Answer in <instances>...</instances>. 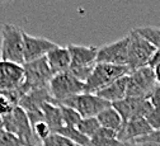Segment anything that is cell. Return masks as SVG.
<instances>
[{"mask_svg": "<svg viewBox=\"0 0 160 146\" xmlns=\"http://www.w3.org/2000/svg\"><path fill=\"white\" fill-rule=\"evenodd\" d=\"M24 31L15 24L5 23L2 27L0 60L24 65Z\"/></svg>", "mask_w": 160, "mask_h": 146, "instance_id": "cell-1", "label": "cell"}, {"mask_svg": "<svg viewBox=\"0 0 160 146\" xmlns=\"http://www.w3.org/2000/svg\"><path fill=\"white\" fill-rule=\"evenodd\" d=\"M68 48L71 56V65L69 71H71L76 79L85 83L97 65L98 48L94 46L74 43L68 45Z\"/></svg>", "mask_w": 160, "mask_h": 146, "instance_id": "cell-2", "label": "cell"}, {"mask_svg": "<svg viewBox=\"0 0 160 146\" xmlns=\"http://www.w3.org/2000/svg\"><path fill=\"white\" fill-rule=\"evenodd\" d=\"M128 62L127 68L131 71L149 66L150 61L156 51V47L148 41L144 36L140 34L136 29L128 32Z\"/></svg>", "mask_w": 160, "mask_h": 146, "instance_id": "cell-3", "label": "cell"}, {"mask_svg": "<svg viewBox=\"0 0 160 146\" xmlns=\"http://www.w3.org/2000/svg\"><path fill=\"white\" fill-rule=\"evenodd\" d=\"M130 74V69L127 66H118L109 64H97L93 73L85 81V92L97 94L98 92L103 90L113 81Z\"/></svg>", "mask_w": 160, "mask_h": 146, "instance_id": "cell-4", "label": "cell"}, {"mask_svg": "<svg viewBox=\"0 0 160 146\" xmlns=\"http://www.w3.org/2000/svg\"><path fill=\"white\" fill-rule=\"evenodd\" d=\"M50 94L56 104H61L64 100L82 94L85 92V83L76 79L71 71H65L53 75L48 84Z\"/></svg>", "mask_w": 160, "mask_h": 146, "instance_id": "cell-5", "label": "cell"}, {"mask_svg": "<svg viewBox=\"0 0 160 146\" xmlns=\"http://www.w3.org/2000/svg\"><path fill=\"white\" fill-rule=\"evenodd\" d=\"M3 123L5 131L15 135L26 146H41V142L36 138L33 133L26 111L19 106L12 113L3 117Z\"/></svg>", "mask_w": 160, "mask_h": 146, "instance_id": "cell-6", "label": "cell"}, {"mask_svg": "<svg viewBox=\"0 0 160 146\" xmlns=\"http://www.w3.org/2000/svg\"><path fill=\"white\" fill-rule=\"evenodd\" d=\"M23 68H24L26 80L21 89L22 97L33 89L48 88L50 81L53 78V73L48 66L46 57H42L36 61H31V62H26Z\"/></svg>", "mask_w": 160, "mask_h": 146, "instance_id": "cell-7", "label": "cell"}, {"mask_svg": "<svg viewBox=\"0 0 160 146\" xmlns=\"http://www.w3.org/2000/svg\"><path fill=\"white\" fill-rule=\"evenodd\" d=\"M61 104L75 109L83 118L97 117L102 111L111 107L109 102H107L106 99L101 98L97 94H92V93H82V94L74 95V97L64 100Z\"/></svg>", "mask_w": 160, "mask_h": 146, "instance_id": "cell-8", "label": "cell"}, {"mask_svg": "<svg viewBox=\"0 0 160 146\" xmlns=\"http://www.w3.org/2000/svg\"><path fill=\"white\" fill-rule=\"evenodd\" d=\"M158 84L154 70L150 66L137 69L128 74L127 97L149 99L152 89Z\"/></svg>", "mask_w": 160, "mask_h": 146, "instance_id": "cell-9", "label": "cell"}, {"mask_svg": "<svg viewBox=\"0 0 160 146\" xmlns=\"http://www.w3.org/2000/svg\"><path fill=\"white\" fill-rule=\"evenodd\" d=\"M128 42L130 37L126 34L121 39L107 43L98 48L97 64H109L118 66H127L128 62Z\"/></svg>", "mask_w": 160, "mask_h": 146, "instance_id": "cell-10", "label": "cell"}, {"mask_svg": "<svg viewBox=\"0 0 160 146\" xmlns=\"http://www.w3.org/2000/svg\"><path fill=\"white\" fill-rule=\"evenodd\" d=\"M112 107L119 113L123 124L135 118H145L154 108L149 99L132 97H126L122 100L112 103Z\"/></svg>", "mask_w": 160, "mask_h": 146, "instance_id": "cell-11", "label": "cell"}, {"mask_svg": "<svg viewBox=\"0 0 160 146\" xmlns=\"http://www.w3.org/2000/svg\"><path fill=\"white\" fill-rule=\"evenodd\" d=\"M24 80L26 75L23 65L0 60V90L21 92Z\"/></svg>", "mask_w": 160, "mask_h": 146, "instance_id": "cell-12", "label": "cell"}, {"mask_svg": "<svg viewBox=\"0 0 160 146\" xmlns=\"http://www.w3.org/2000/svg\"><path fill=\"white\" fill-rule=\"evenodd\" d=\"M23 39H24V64L46 57L47 53L57 46L55 42L47 38L31 36L26 32L23 33Z\"/></svg>", "mask_w": 160, "mask_h": 146, "instance_id": "cell-13", "label": "cell"}, {"mask_svg": "<svg viewBox=\"0 0 160 146\" xmlns=\"http://www.w3.org/2000/svg\"><path fill=\"white\" fill-rule=\"evenodd\" d=\"M152 131H154L152 127L148 123L145 118H135L123 124V127L119 131L117 138L125 143L133 142L138 138H142L150 135Z\"/></svg>", "mask_w": 160, "mask_h": 146, "instance_id": "cell-14", "label": "cell"}, {"mask_svg": "<svg viewBox=\"0 0 160 146\" xmlns=\"http://www.w3.org/2000/svg\"><path fill=\"white\" fill-rule=\"evenodd\" d=\"M48 102H53L48 88H39L26 93L19 100V107L24 109L26 112H34V111H41L43 104Z\"/></svg>", "mask_w": 160, "mask_h": 146, "instance_id": "cell-15", "label": "cell"}, {"mask_svg": "<svg viewBox=\"0 0 160 146\" xmlns=\"http://www.w3.org/2000/svg\"><path fill=\"white\" fill-rule=\"evenodd\" d=\"M47 62L48 66L51 69V71L53 73V75L61 74L65 71L70 70V65H71V56H70V51L66 47L62 46H56L53 50H51L47 56Z\"/></svg>", "mask_w": 160, "mask_h": 146, "instance_id": "cell-16", "label": "cell"}, {"mask_svg": "<svg viewBox=\"0 0 160 146\" xmlns=\"http://www.w3.org/2000/svg\"><path fill=\"white\" fill-rule=\"evenodd\" d=\"M127 85H128V75H125L122 78L117 79L116 81H113L111 85H108L103 90L98 92L97 95H99L101 98L106 99L112 104L127 97Z\"/></svg>", "mask_w": 160, "mask_h": 146, "instance_id": "cell-17", "label": "cell"}, {"mask_svg": "<svg viewBox=\"0 0 160 146\" xmlns=\"http://www.w3.org/2000/svg\"><path fill=\"white\" fill-rule=\"evenodd\" d=\"M42 113H43L45 121L47 122L50 128L52 130V133L58 132V130H61L65 126L60 104H56L53 102H48V103L43 104Z\"/></svg>", "mask_w": 160, "mask_h": 146, "instance_id": "cell-18", "label": "cell"}, {"mask_svg": "<svg viewBox=\"0 0 160 146\" xmlns=\"http://www.w3.org/2000/svg\"><path fill=\"white\" fill-rule=\"evenodd\" d=\"M97 118H98L102 127L113 130L117 132V135L119 133V131H121L123 127V121H122L121 116H119V113L112 107V104H111V107L106 108L104 111H102L99 113L97 116Z\"/></svg>", "mask_w": 160, "mask_h": 146, "instance_id": "cell-19", "label": "cell"}, {"mask_svg": "<svg viewBox=\"0 0 160 146\" xmlns=\"http://www.w3.org/2000/svg\"><path fill=\"white\" fill-rule=\"evenodd\" d=\"M101 123H99L97 117H88V118H82V121L79 122L76 128L82 132L84 136L92 138L95 136V133L101 128Z\"/></svg>", "mask_w": 160, "mask_h": 146, "instance_id": "cell-20", "label": "cell"}, {"mask_svg": "<svg viewBox=\"0 0 160 146\" xmlns=\"http://www.w3.org/2000/svg\"><path fill=\"white\" fill-rule=\"evenodd\" d=\"M56 133H60V135H62V136L70 138L71 141H74L75 143H78L80 146H88L89 142H90V138L84 136L76 127L64 126L61 130H58V132H56Z\"/></svg>", "mask_w": 160, "mask_h": 146, "instance_id": "cell-21", "label": "cell"}, {"mask_svg": "<svg viewBox=\"0 0 160 146\" xmlns=\"http://www.w3.org/2000/svg\"><path fill=\"white\" fill-rule=\"evenodd\" d=\"M135 29L141 36H144L148 41H150L156 47V50H160V28L159 27L145 26V27H137Z\"/></svg>", "mask_w": 160, "mask_h": 146, "instance_id": "cell-22", "label": "cell"}, {"mask_svg": "<svg viewBox=\"0 0 160 146\" xmlns=\"http://www.w3.org/2000/svg\"><path fill=\"white\" fill-rule=\"evenodd\" d=\"M60 107H61V113H62V119H64L65 126L76 127L83 117L80 116L75 109H72L70 107H66V106H64V104H60Z\"/></svg>", "mask_w": 160, "mask_h": 146, "instance_id": "cell-23", "label": "cell"}, {"mask_svg": "<svg viewBox=\"0 0 160 146\" xmlns=\"http://www.w3.org/2000/svg\"><path fill=\"white\" fill-rule=\"evenodd\" d=\"M32 130H33V133H34L36 138L41 142V146H42V142L52 135V130L50 128V126L47 124V122L45 119L38 121L34 124H32Z\"/></svg>", "mask_w": 160, "mask_h": 146, "instance_id": "cell-24", "label": "cell"}, {"mask_svg": "<svg viewBox=\"0 0 160 146\" xmlns=\"http://www.w3.org/2000/svg\"><path fill=\"white\" fill-rule=\"evenodd\" d=\"M42 146H80V145L75 143L70 138L60 133H52L48 138H46L42 142Z\"/></svg>", "mask_w": 160, "mask_h": 146, "instance_id": "cell-25", "label": "cell"}, {"mask_svg": "<svg viewBox=\"0 0 160 146\" xmlns=\"http://www.w3.org/2000/svg\"><path fill=\"white\" fill-rule=\"evenodd\" d=\"M88 146H126L125 142L118 138H102V137H92Z\"/></svg>", "mask_w": 160, "mask_h": 146, "instance_id": "cell-26", "label": "cell"}, {"mask_svg": "<svg viewBox=\"0 0 160 146\" xmlns=\"http://www.w3.org/2000/svg\"><path fill=\"white\" fill-rule=\"evenodd\" d=\"M0 146H26L15 135L5 131L3 135H0Z\"/></svg>", "mask_w": 160, "mask_h": 146, "instance_id": "cell-27", "label": "cell"}, {"mask_svg": "<svg viewBox=\"0 0 160 146\" xmlns=\"http://www.w3.org/2000/svg\"><path fill=\"white\" fill-rule=\"evenodd\" d=\"M145 119L148 121V123L152 127L154 131L160 130V108L154 107L151 109V112L145 117Z\"/></svg>", "mask_w": 160, "mask_h": 146, "instance_id": "cell-28", "label": "cell"}, {"mask_svg": "<svg viewBox=\"0 0 160 146\" xmlns=\"http://www.w3.org/2000/svg\"><path fill=\"white\" fill-rule=\"evenodd\" d=\"M149 100L151 102V104L154 107L160 108V84H159V83L155 85V88L152 89V92H151V94L149 97Z\"/></svg>", "mask_w": 160, "mask_h": 146, "instance_id": "cell-29", "label": "cell"}, {"mask_svg": "<svg viewBox=\"0 0 160 146\" xmlns=\"http://www.w3.org/2000/svg\"><path fill=\"white\" fill-rule=\"evenodd\" d=\"M133 142H154V143H158L160 145V130L158 131H152L150 135L142 137V138H138Z\"/></svg>", "mask_w": 160, "mask_h": 146, "instance_id": "cell-30", "label": "cell"}, {"mask_svg": "<svg viewBox=\"0 0 160 146\" xmlns=\"http://www.w3.org/2000/svg\"><path fill=\"white\" fill-rule=\"evenodd\" d=\"M97 137H102V138H117V132L113 131V130H109V128H104V127H101L99 131L95 133Z\"/></svg>", "mask_w": 160, "mask_h": 146, "instance_id": "cell-31", "label": "cell"}, {"mask_svg": "<svg viewBox=\"0 0 160 146\" xmlns=\"http://www.w3.org/2000/svg\"><path fill=\"white\" fill-rule=\"evenodd\" d=\"M156 65H160V50L155 51V53H154V56H152V58L150 61V64H149L150 68H154Z\"/></svg>", "mask_w": 160, "mask_h": 146, "instance_id": "cell-32", "label": "cell"}, {"mask_svg": "<svg viewBox=\"0 0 160 146\" xmlns=\"http://www.w3.org/2000/svg\"><path fill=\"white\" fill-rule=\"evenodd\" d=\"M126 146H160L154 142H127Z\"/></svg>", "mask_w": 160, "mask_h": 146, "instance_id": "cell-33", "label": "cell"}, {"mask_svg": "<svg viewBox=\"0 0 160 146\" xmlns=\"http://www.w3.org/2000/svg\"><path fill=\"white\" fill-rule=\"evenodd\" d=\"M154 70V75H155V79H156V83L160 84V65H156L154 68H151Z\"/></svg>", "mask_w": 160, "mask_h": 146, "instance_id": "cell-34", "label": "cell"}, {"mask_svg": "<svg viewBox=\"0 0 160 146\" xmlns=\"http://www.w3.org/2000/svg\"><path fill=\"white\" fill-rule=\"evenodd\" d=\"M13 0H0V3L2 4H8V3H12Z\"/></svg>", "mask_w": 160, "mask_h": 146, "instance_id": "cell-35", "label": "cell"}]
</instances>
